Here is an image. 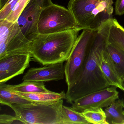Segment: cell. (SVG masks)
Masks as SVG:
<instances>
[{"label":"cell","instance_id":"52a82bcc","mask_svg":"<svg viewBox=\"0 0 124 124\" xmlns=\"http://www.w3.org/2000/svg\"><path fill=\"white\" fill-rule=\"evenodd\" d=\"M38 29L39 34L58 33L75 29L80 30L71 11L53 3L43 8L40 12Z\"/></svg>","mask_w":124,"mask_h":124},{"label":"cell","instance_id":"8fae6325","mask_svg":"<svg viewBox=\"0 0 124 124\" xmlns=\"http://www.w3.org/2000/svg\"><path fill=\"white\" fill-rule=\"evenodd\" d=\"M104 48L105 47L100 57V66L102 72L110 86H114L124 91L122 81L107 56Z\"/></svg>","mask_w":124,"mask_h":124},{"label":"cell","instance_id":"e0dca14e","mask_svg":"<svg viewBox=\"0 0 124 124\" xmlns=\"http://www.w3.org/2000/svg\"><path fill=\"white\" fill-rule=\"evenodd\" d=\"M107 41L124 51V28L115 19H112Z\"/></svg>","mask_w":124,"mask_h":124},{"label":"cell","instance_id":"603a6c76","mask_svg":"<svg viewBox=\"0 0 124 124\" xmlns=\"http://www.w3.org/2000/svg\"><path fill=\"white\" fill-rule=\"evenodd\" d=\"M0 124H24L16 116H13L7 114H3L0 115Z\"/></svg>","mask_w":124,"mask_h":124},{"label":"cell","instance_id":"30bf717a","mask_svg":"<svg viewBox=\"0 0 124 124\" xmlns=\"http://www.w3.org/2000/svg\"><path fill=\"white\" fill-rule=\"evenodd\" d=\"M65 76L63 62L45 65L29 69L23 77V81L49 82L63 79Z\"/></svg>","mask_w":124,"mask_h":124},{"label":"cell","instance_id":"d4e9b609","mask_svg":"<svg viewBox=\"0 0 124 124\" xmlns=\"http://www.w3.org/2000/svg\"><path fill=\"white\" fill-rule=\"evenodd\" d=\"M9 1V0H0V10L5 7Z\"/></svg>","mask_w":124,"mask_h":124},{"label":"cell","instance_id":"cb8c5ba5","mask_svg":"<svg viewBox=\"0 0 124 124\" xmlns=\"http://www.w3.org/2000/svg\"><path fill=\"white\" fill-rule=\"evenodd\" d=\"M115 11V14L117 16L124 14V0H116Z\"/></svg>","mask_w":124,"mask_h":124},{"label":"cell","instance_id":"6da1fadb","mask_svg":"<svg viewBox=\"0 0 124 124\" xmlns=\"http://www.w3.org/2000/svg\"><path fill=\"white\" fill-rule=\"evenodd\" d=\"M112 19L103 24L97 31L94 43L82 72L74 82L68 87L66 93L67 103L72 104L79 98L111 86L101 69L100 57L107 42Z\"/></svg>","mask_w":124,"mask_h":124},{"label":"cell","instance_id":"4fadbf2b","mask_svg":"<svg viewBox=\"0 0 124 124\" xmlns=\"http://www.w3.org/2000/svg\"><path fill=\"white\" fill-rule=\"evenodd\" d=\"M124 100L118 99L104 109L106 120L108 124H124Z\"/></svg>","mask_w":124,"mask_h":124},{"label":"cell","instance_id":"277c9868","mask_svg":"<svg viewBox=\"0 0 124 124\" xmlns=\"http://www.w3.org/2000/svg\"><path fill=\"white\" fill-rule=\"evenodd\" d=\"M113 0H70L68 9L80 30L97 31L113 19Z\"/></svg>","mask_w":124,"mask_h":124},{"label":"cell","instance_id":"ffe728a7","mask_svg":"<svg viewBox=\"0 0 124 124\" xmlns=\"http://www.w3.org/2000/svg\"><path fill=\"white\" fill-rule=\"evenodd\" d=\"M13 24L6 19L0 20V55L4 52L10 40Z\"/></svg>","mask_w":124,"mask_h":124},{"label":"cell","instance_id":"484cf974","mask_svg":"<svg viewBox=\"0 0 124 124\" xmlns=\"http://www.w3.org/2000/svg\"><path fill=\"white\" fill-rule=\"evenodd\" d=\"M122 84L123 87L124 88V80L122 82Z\"/></svg>","mask_w":124,"mask_h":124},{"label":"cell","instance_id":"9a60e30c","mask_svg":"<svg viewBox=\"0 0 124 124\" xmlns=\"http://www.w3.org/2000/svg\"><path fill=\"white\" fill-rule=\"evenodd\" d=\"M14 92L34 102H48L66 99V93L64 91H62L60 93H55L50 91L46 92L31 93Z\"/></svg>","mask_w":124,"mask_h":124},{"label":"cell","instance_id":"7402d4cb","mask_svg":"<svg viewBox=\"0 0 124 124\" xmlns=\"http://www.w3.org/2000/svg\"><path fill=\"white\" fill-rule=\"evenodd\" d=\"M20 0H9L5 7L0 10V20L6 19Z\"/></svg>","mask_w":124,"mask_h":124},{"label":"cell","instance_id":"3957f363","mask_svg":"<svg viewBox=\"0 0 124 124\" xmlns=\"http://www.w3.org/2000/svg\"><path fill=\"white\" fill-rule=\"evenodd\" d=\"M52 3L51 0H30L14 22L12 38L0 59L16 53L29 52V45L38 34L40 12Z\"/></svg>","mask_w":124,"mask_h":124},{"label":"cell","instance_id":"7a4b0ae2","mask_svg":"<svg viewBox=\"0 0 124 124\" xmlns=\"http://www.w3.org/2000/svg\"><path fill=\"white\" fill-rule=\"evenodd\" d=\"M80 30L38 34L29 45L31 58L43 65L64 62L68 59Z\"/></svg>","mask_w":124,"mask_h":124},{"label":"cell","instance_id":"5b68a950","mask_svg":"<svg viewBox=\"0 0 124 124\" xmlns=\"http://www.w3.org/2000/svg\"><path fill=\"white\" fill-rule=\"evenodd\" d=\"M63 99L48 102L14 104L11 108L24 124H63Z\"/></svg>","mask_w":124,"mask_h":124},{"label":"cell","instance_id":"2e32d148","mask_svg":"<svg viewBox=\"0 0 124 124\" xmlns=\"http://www.w3.org/2000/svg\"><path fill=\"white\" fill-rule=\"evenodd\" d=\"M45 82L38 81H23L19 85H8V87L13 92L19 93H40L49 91L45 85Z\"/></svg>","mask_w":124,"mask_h":124},{"label":"cell","instance_id":"44dd1931","mask_svg":"<svg viewBox=\"0 0 124 124\" xmlns=\"http://www.w3.org/2000/svg\"><path fill=\"white\" fill-rule=\"evenodd\" d=\"M30 0H20L6 19L9 21L14 22L18 18L22 11Z\"/></svg>","mask_w":124,"mask_h":124},{"label":"cell","instance_id":"5bb4252c","mask_svg":"<svg viewBox=\"0 0 124 124\" xmlns=\"http://www.w3.org/2000/svg\"><path fill=\"white\" fill-rule=\"evenodd\" d=\"M31 101L10 90L8 85L0 83V103L3 105L11 106L14 104H21L30 103Z\"/></svg>","mask_w":124,"mask_h":124},{"label":"cell","instance_id":"8992f818","mask_svg":"<svg viewBox=\"0 0 124 124\" xmlns=\"http://www.w3.org/2000/svg\"><path fill=\"white\" fill-rule=\"evenodd\" d=\"M83 30L64 65L65 79L68 87L74 82L82 72L96 36L97 31Z\"/></svg>","mask_w":124,"mask_h":124},{"label":"cell","instance_id":"9c48e42d","mask_svg":"<svg viewBox=\"0 0 124 124\" xmlns=\"http://www.w3.org/2000/svg\"><path fill=\"white\" fill-rule=\"evenodd\" d=\"M31 60L29 52L16 53L0 59V83L23 74L29 67Z\"/></svg>","mask_w":124,"mask_h":124},{"label":"cell","instance_id":"ac0fdd59","mask_svg":"<svg viewBox=\"0 0 124 124\" xmlns=\"http://www.w3.org/2000/svg\"><path fill=\"white\" fill-rule=\"evenodd\" d=\"M62 115L63 124H89L81 112L63 105Z\"/></svg>","mask_w":124,"mask_h":124},{"label":"cell","instance_id":"d6986e66","mask_svg":"<svg viewBox=\"0 0 124 124\" xmlns=\"http://www.w3.org/2000/svg\"><path fill=\"white\" fill-rule=\"evenodd\" d=\"M89 124H108L102 108H88L81 112Z\"/></svg>","mask_w":124,"mask_h":124},{"label":"cell","instance_id":"ba28073f","mask_svg":"<svg viewBox=\"0 0 124 124\" xmlns=\"http://www.w3.org/2000/svg\"><path fill=\"white\" fill-rule=\"evenodd\" d=\"M114 86L109 87L87 94L76 99L71 108L80 112L88 108H106L119 98V92Z\"/></svg>","mask_w":124,"mask_h":124},{"label":"cell","instance_id":"7c38bea8","mask_svg":"<svg viewBox=\"0 0 124 124\" xmlns=\"http://www.w3.org/2000/svg\"><path fill=\"white\" fill-rule=\"evenodd\" d=\"M122 82L124 80V51L116 46L108 42L104 48Z\"/></svg>","mask_w":124,"mask_h":124}]
</instances>
